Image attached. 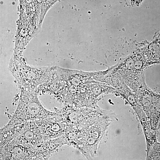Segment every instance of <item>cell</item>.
Returning <instances> with one entry per match:
<instances>
[{
    "mask_svg": "<svg viewBox=\"0 0 160 160\" xmlns=\"http://www.w3.org/2000/svg\"><path fill=\"white\" fill-rule=\"evenodd\" d=\"M35 97L22 96L16 110L6 125L18 124L31 120L36 121L57 114L45 109Z\"/></svg>",
    "mask_w": 160,
    "mask_h": 160,
    "instance_id": "cell-1",
    "label": "cell"
},
{
    "mask_svg": "<svg viewBox=\"0 0 160 160\" xmlns=\"http://www.w3.org/2000/svg\"><path fill=\"white\" fill-rule=\"evenodd\" d=\"M55 115L35 121L39 127L44 141L54 139L64 132V124L62 118Z\"/></svg>",
    "mask_w": 160,
    "mask_h": 160,
    "instance_id": "cell-6",
    "label": "cell"
},
{
    "mask_svg": "<svg viewBox=\"0 0 160 160\" xmlns=\"http://www.w3.org/2000/svg\"><path fill=\"white\" fill-rule=\"evenodd\" d=\"M142 1V0H131L132 3L134 5L139 4Z\"/></svg>",
    "mask_w": 160,
    "mask_h": 160,
    "instance_id": "cell-10",
    "label": "cell"
},
{
    "mask_svg": "<svg viewBox=\"0 0 160 160\" xmlns=\"http://www.w3.org/2000/svg\"><path fill=\"white\" fill-rule=\"evenodd\" d=\"M15 140L22 145L36 148L41 147L44 142L39 127L33 120L25 122L23 129Z\"/></svg>",
    "mask_w": 160,
    "mask_h": 160,
    "instance_id": "cell-5",
    "label": "cell"
},
{
    "mask_svg": "<svg viewBox=\"0 0 160 160\" xmlns=\"http://www.w3.org/2000/svg\"><path fill=\"white\" fill-rule=\"evenodd\" d=\"M135 57V56H132L122 60L117 64L112 74L116 87L124 83L136 93L145 73L136 66Z\"/></svg>",
    "mask_w": 160,
    "mask_h": 160,
    "instance_id": "cell-2",
    "label": "cell"
},
{
    "mask_svg": "<svg viewBox=\"0 0 160 160\" xmlns=\"http://www.w3.org/2000/svg\"><path fill=\"white\" fill-rule=\"evenodd\" d=\"M25 122L11 126L6 125L0 129V148L15 140L23 129Z\"/></svg>",
    "mask_w": 160,
    "mask_h": 160,
    "instance_id": "cell-8",
    "label": "cell"
},
{
    "mask_svg": "<svg viewBox=\"0 0 160 160\" xmlns=\"http://www.w3.org/2000/svg\"><path fill=\"white\" fill-rule=\"evenodd\" d=\"M116 92L127 101L135 111L140 123L146 118L137 96L125 83H122L117 87Z\"/></svg>",
    "mask_w": 160,
    "mask_h": 160,
    "instance_id": "cell-7",
    "label": "cell"
},
{
    "mask_svg": "<svg viewBox=\"0 0 160 160\" xmlns=\"http://www.w3.org/2000/svg\"><path fill=\"white\" fill-rule=\"evenodd\" d=\"M139 99L152 131L155 133H159L160 126V92H155L149 87H147L142 91Z\"/></svg>",
    "mask_w": 160,
    "mask_h": 160,
    "instance_id": "cell-3",
    "label": "cell"
},
{
    "mask_svg": "<svg viewBox=\"0 0 160 160\" xmlns=\"http://www.w3.org/2000/svg\"><path fill=\"white\" fill-rule=\"evenodd\" d=\"M147 159L160 160V143L157 141L147 153Z\"/></svg>",
    "mask_w": 160,
    "mask_h": 160,
    "instance_id": "cell-9",
    "label": "cell"
},
{
    "mask_svg": "<svg viewBox=\"0 0 160 160\" xmlns=\"http://www.w3.org/2000/svg\"><path fill=\"white\" fill-rule=\"evenodd\" d=\"M0 160H41L39 148L24 145L15 140L0 148Z\"/></svg>",
    "mask_w": 160,
    "mask_h": 160,
    "instance_id": "cell-4",
    "label": "cell"
}]
</instances>
